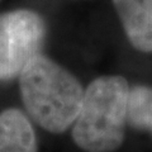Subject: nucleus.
Here are the masks:
<instances>
[{"label":"nucleus","instance_id":"nucleus-1","mask_svg":"<svg viewBox=\"0 0 152 152\" xmlns=\"http://www.w3.org/2000/svg\"><path fill=\"white\" fill-rule=\"evenodd\" d=\"M18 80L23 105L32 122L55 134L72 127L85 89L70 71L39 53L26 65Z\"/></svg>","mask_w":152,"mask_h":152},{"label":"nucleus","instance_id":"nucleus-2","mask_svg":"<svg viewBox=\"0 0 152 152\" xmlns=\"http://www.w3.org/2000/svg\"><path fill=\"white\" fill-rule=\"evenodd\" d=\"M129 91L128 81L118 75L99 76L88 85L71 131L80 150L114 152L123 145L128 124Z\"/></svg>","mask_w":152,"mask_h":152},{"label":"nucleus","instance_id":"nucleus-3","mask_svg":"<svg viewBox=\"0 0 152 152\" xmlns=\"http://www.w3.org/2000/svg\"><path fill=\"white\" fill-rule=\"evenodd\" d=\"M47 38L43 17L31 9L0 14V81L13 80L34 56L42 53Z\"/></svg>","mask_w":152,"mask_h":152},{"label":"nucleus","instance_id":"nucleus-4","mask_svg":"<svg viewBox=\"0 0 152 152\" xmlns=\"http://www.w3.org/2000/svg\"><path fill=\"white\" fill-rule=\"evenodd\" d=\"M132 47L152 53V0H112Z\"/></svg>","mask_w":152,"mask_h":152},{"label":"nucleus","instance_id":"nucleus-5","mask_svg":"<svg viewBox=\"0 0 152 152\" xmlns=\"http://www.w3.org/2000/svg\"><path fill=\"white\" fill-rule=\"evenodd\" d=\"M0 152H38L31 118L18 108H8L0 113Z\"/></svg>","mask_w":152,"mask_h":152},{"label":"nucleus","instance_id":"nucleus-6","mask_svg":"<svg viewBox=\"0 0 152 152\" xmlns=\"http://www.w3.org/2000/svg\"><path fill=\"white\" fill-rule=\"evenodd\" d=\"M128 124L134 129L152 133V88L136 85L128 98Z\"/></svg>","mask_w":152,"mask_h":152},{"label":"nucleus","instance_id":"nucleus-7","mask_svg":"<svg viewBox=\"0 0 152 152\" xmlns=\"http://www.w3.org/2000/svg\"><path fill=\"white\" fill-rule=\"evenodd\" d=\"M0 1H1V0H0Z\"/></svg>","mask_w":152,"mask_h":152}]
</instances>
